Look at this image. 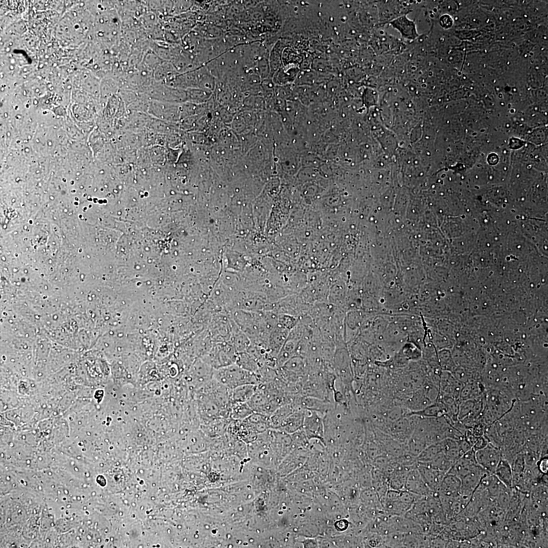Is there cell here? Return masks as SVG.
Here are the masks:
<instances>
[{
  "label": "cell",
  "mask_w": 548,
  "mask_h": 548,
  "mask_svg": "<svg viewBox=\"0 0 548 548\" xmlns=\"http://www.w3.org/2000/svg\"><path fill=\"white\" fill-rule=\"evenodd\" d=\"M213 378L229 389L247 385L259 384L255 373L233 364L214 369Z\"/></svg>",
  "instance_id": "cell-1"
},
{
  "label": "cell",
  "mask_w": 548,
  "mask_h": 548,
  "mask_svg": "<svg viewBox=\"0 0 548 548\" xmlns=\"http://www.w3.org/2000/svg\"><path fill=\"white\" fill-rule=\"evenodd\" d=\"M477 464L489 475L493 474L502 457L497 447L489 442L485 447L474 452Z\"/></svg>",
  "instance_id": "cell-2"
},
{
  "label": "cell",
  "mask_w": 548,
  "mask_h": 548,
  "mask_svg": "<svg viewBox=\"0 0 548 548\" xmlns=\"http://www.w3.org/2000/svg\"><path fill=\"white\" fill-rule=\"evenodd\" d=\"M404 489L413 493L422 496L431 495L432 491L424 482L418 467L412 468L407 472Z\"/></svg>",
  "instance_id": "cell-3"
},
{
  "label": "cell",
  "mask_w": 548,
  "mask_h": 548,
  "mask_svg": "<svg viewBox=\"0 0 548 548\" xmlns=\"http://www.w3.org/2000/svg\"><path fill=\"white\" fill-rule=\"evenodd\" d=\"M389 23L405 39L414 40L419 36L415 22L408 18L406 15L393 19Z\"/></svg>",
  "instance_id": "cell-4"
},
{
  "label": "cell",
  "mask_w": 548,
  "mask_h": 548,
  "mask_svg": "<svg viewBox=\"0 0 548 548\" xmlns=\"http://www.w3.org/2000/svg\"><path fill=\"white\" fill-rule=\"evenodd\" d=\"M417 467L428 488L434 492H438L440 484L446 473L419 462Z\"/></svg>",
  "instance_id": "cell-5"
},
{
  "label": "cell",
  "mask_w": 548,
  "mask_h": 548,
  "mask_svg": "<svg viewBox=\"0 0 548 548\" xmlns=\"http://www.w3.org/2000/svg\"><path fill=\"white\" fill-rule=\"evenodd\" d=\"M461 487V480L459 477L447 473L440 484L438 493L439 496L455 498L460 495Z\"/></svg>",
  "instance_id": "cell-6"
},
{
  "label": "cell",
  "mask_w": 548,
  "mask_h": 548,
  "mask_svg": "<svg viewBox=\"0 0 548 548\" xmlns=\"http://www.w3.org/2000/svg\"><path fill=\"white\" fill-rule=\"evenodd\" d=\"M258 385L247 384L237 387L230 391L232 403L247 402L257 389Z\"/></svg>",
  "instance_id": "cell-7"
},
{
  "label": "cell",
  "mask_w": 548,
  "mask_h": 548,
  "mask_svg": "<svg viewBox=\"0 0 548 548\" xmlns=\"http://www.w3.org/2000/svg\"><path fill=\"white\" fill-rule=\"evenodd\" d=\"M500 482L506 488L513 485V474L511 465L505 459L502 458L494 474Z\"/></svg>",
  "instance_id": "cell-8"
},
{
  "label": "cell",
  "mask_w": 548,
  "mask_h": 548,
  "mask_svg": "<svg viewBox=\"0 0 548 548\" xmlns=\"http://www.w3.org/2000/svg\"><path fill=\"white\" fill-rule=\"evenodd\" d=\"M253 413L247 402L232 403L230 417L231 420L242 421Z\"/></svg>",
  "instance_id": "cell-9"
},
{
  "label": "cell",
  "mask_w": 548,
  "mask_h": 548,
  "mask_svg": "<svg viewBox=\"0 0 548 548\" xmlns=\"http://www.w3.org/2000/svg\"><path fill=\"white\" fill-rule=\"evenodd\" d=\"M441 452L442 449L439 442L429 445L417 456L418 461L421 463H429Z\"/></svg>",
  "instance_id": "cell-10"
},
{
  "label": "cell",
  "mask_w": 548,
  "mask_h": 548,
  "mask_svg": "<svg viewBox=\"0 0 548 548\" xmlns=\"http://www.w3.org/2000/svg\"><path fill=\"white\" fill-rule=\"evenodd\" d=\"M410 415L422 416L424 418H434L442 416L443 414L437 403L435 402L422 409L412 411Z\"/></svg>",
  "instance_id": "cell-11"
},
{
  "label": "cell",
  "mask_w": 548,
  "mask_h": 548,
  "mask_svg": "<svg viewBox=\"0 0 548 548\" xmlns=\"http://www.w3.org/2000/svg\"><path fill=\"white\" fill-rule=\"evenodd\" d=\"M409 406L413 411L422 409L433 403L424 394L422 390L416 393L411 398Z\"/></svg>",
  "instance_id": "cell-12"
},
{
  "label": "cell",
  "mask_w": 548,
  "mask_h": 548,
  "mask_svg": "<svg viewBox=\"0 0 548 548\" xmlns=\"http://www.w3.org/2000/svg\"><path fill=\"white\" fill-rule=\"evenodd\" d=\"M407 472L405 473L403 470L398 471L397 474L392 477L390 482V489L400 491L404 489Z\"/></svg>",
  "instance_id": "cell-13"
},
{
  "label": "cell",
  "mask_w": 548,
  "mask_h": 548,
  "mask_svg": "<svg viewBox=\"0 0 548 548\" xmlns=\"http://www.w3.org/2000/svg\"><path fill=\"white\" fill-rule=\"evenodd\" d=\"M439 24L442 27L448 29L453 25V20L450 16L445 14L440 17Z\"/></svg>",
  "instance_id": "cell-14"
},
{
  "label": "cell",
  "mask_w": 548,
  "mask_h": 548,
  "mask_svg": "<svg viewBox=\"0 0 548 548\" xmlns=\"http://www.w3.org/2000/svg\"><path fill=\"white\" fill-rule=\"evenodd\" d=\"M538 468L542 473H546L547 470V459L545 457L542 458L538 462Z\"/></svg>",
  "instance_id": "cell-15"
}]
</instances>
